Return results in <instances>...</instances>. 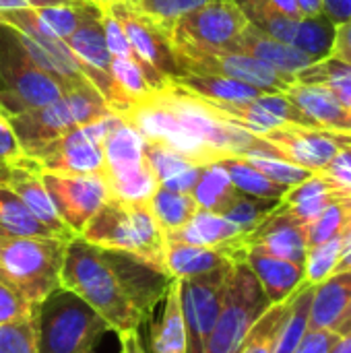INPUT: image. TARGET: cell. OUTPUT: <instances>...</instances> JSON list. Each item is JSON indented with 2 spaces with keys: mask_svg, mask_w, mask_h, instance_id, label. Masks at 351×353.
I'll list each match as a JSON object with an SVG mask.
<instances>
[{
  "mask_svg": "<svg viewBox=\"0 0 351 353\" xmlns=\"http://www.w3.org/2000/svg\"><path fill=\"white\" fill-rule=\"evenodd\" d=\"M79 238L106 250L134 254L166 271V236L157 225L149 203H122L110 199L89 219Z\"/></svg>",
  "mask_w": 351,
  "mask_h": 353,
  "instance_id": "obj_2",
  "label": "cell"
},
{
  "mask_svg": "<svg viewBox=\"0 0 351 353\" xmlns=\"http://www.w3.org/2000/svg\"><path fill=\"white\" fill-rule=\"evenodd\" d=\"M192 199L199 205V209L213 211V213H223L225 207L234 201L238 194L230 174L221 165V161H213L203 165L199 182L192 188Z\"/></svg>",
  "mask_w": 351,
  "mask_h": 353,
  "instance_id": "obj_27",
  "label": "cell"
},
{
  "mask_svg": "<svg viewBox=\"0 0 351 353\" xmlns=\"http://www.w3.org/2000/svg\"><path fill=\"white\" fill-rule=\"evenodd\" d=\"M97 0H0V12L19 8H43V6H83Z\"/></svg>",
  "mask_w": 351,
  "mask_h": 353,
  "instance_id": "obj_47",
  "label": "cell"
},
{
  "mask_svg": "<svg viewBox=\"0 0 351 353\" xmlns=\"http://www.w3.org/2000/svg\"><path fill=\"white\" fill-rule=\"evenodd\" d=\"M351 300V271L335 273L312 290L308 329H335Z\"/></svg>",
  "mask_w": 351,
  "mask_h": 353,
  "instance_id": "obj_23",
  "label": "cell"
},
{
  "mask_svg": "<svg viewBox=\"0 0 351 353\" xmlns=\"http://www.w3.org/2000/svg\"><path fill=\"white\" fill-rule=\"evenodd\" d=\"M97 2H99V0H97Z\"/></svg>",
  "mask_w": 351,
  "mask_h": 353,
  "instance_id": "obj_59",
  "label": "cell"
},
{
  "mask_svg": "<svg viewBox=\"0 0 351 353\" xmlns=\"http://www.w3.org/2000/svg\"><path fill=\"white\" fill-rule=\"evenodd\" d=\"M329 56L351 64V19L341 25H335V37Z\"/></svg>",
  "mask_w": 351,
  "mask_h": 353,
  "instance_id": "obj_49",
  "label": "cell"
},
{
  "mask_svg": "<svg viewBox=\"0 0 351 353\" xmlns=\"http://www.w3.org/2000/svg\"><path fill=\"white\" fill-rule=\"evenodd\" d=\"M101 147L106 155V174H120L145 161V139L126 120L103 141Z\"/></svg>",
  "mask_w": 351,
  "mask_h": 353,
  "instance_id": "obj_28",
  "label": "cell"
},
{
  "mask_svg": "<svg viewBox=\"0 0 351 353\" xmlns=\"http://www.w3.org/2000/svg\"><path fill=\"white\" fill-rule=\"evenodd\" d=\"M149 209L166 236L184 228L192 219V215L199 211V205L194 203L192 194L174 192V190L159 186L149 201Z\"/></svg>",
  "mask_w": 351,
  "mask_h": 353,
  "instance_id": "obj_30",
  "label": "cell"
},
{
  "mask_svg": "<svg viewBox=\"0 0 351 353\" xmlns=\"http://www.w3.org/2000/svg\"><path fill=\"white\" fill-rule=\"evenodd\" d=\"M83 6H43V8H33V12L56 37L66 41L81 23Z\"/></svg>",
  "mask_w": 351,
  "mask_h": 353,
  "instance_id": "obj_41",
  "label": "cell"
},
{
  "mask_svg": "<svg viewBox=\"0 0 351 353\" xmlns=\"http://www.w3.org/2000/svg\"><path fill=\"white\" fill-rule=\"evenodd\" d=\"M323 14L333 23L341 25L351 19V0H323Z\"/></svg>",
  "mask_w": 351,
  "mask_h": 353,
  "instance_id": "obj_50",
  "label": "cell"
},
{
  "mask_svg": "<svg viewBox=\"0 0 351 353\" xmlns=\"http://www.w3.org/2000/svg\"><path fill=\"white\" fill-rule=\"evenodd\" d=\"M296 4H298L302 17L312 19V17L323 14V0H296Z\"/></svg>",
  "mask_w": 351,
  "mask_h": 353,
  "instance_id": "obj_52",
  "label": "cell"
},
{
  "mask_svg": "<svg viewBox=\"0 0 351 353\" xmlns=\"http://www.w3.org/2000/svg\"><path fill=\"white\" fill-rule=\"evenodd\" d=\"M35 310L12 285L0 279V325L25 323L35 316Z\"/></svg>",
  "mask_w": 351,
  "mask_h": 353,
  "instance_id": "obj_43",
  "label": "cell"
},
{
  "mask_svg": "<svg viewBox=\"0 0 351 353\" xmlns=\"http://www.w3.org/2000/svg\"><path fill=\"white\" fill-rule=\"evenodd\" d=\"M108 331V323L66 288H58L35 310L37 353H93Z\"/></svg>",
  "mask_w": 351,
  "mask_h": 353,
  "instance_id": "obj_4",
  "label": "cell"
},
{
  "mask_svg": "<svg viewBox=\"0 0 351 353\" xmlns=\"http://www.w3.org/2000/svg\"><path fill=\"white\" fill-rule=\"evenodd\" d=\"M112 77L132 101H139L153 91L145 77L143 64L134 58V54L128 58L112 56Z\"/></svg>",
  "mask_w": 351,
  "mask_h": 353,
  "instance_id": "obj_39",
  "label": "cell"
},
{
  "mask_svg": "<svg viewBox=\"0 0 351 353\" xmlns=\"http://www.w3.org/2000/svg\"><path fill=\"white\" fill-rule=\"evenodd\" d=\"M106 103L97 91L89 87L68 89L56 101L17 116H8L14 137L25 157L35 159L52 141L64 132L99 120Z\"/></svg>",
  "mask_w": 351,
  "mask_h": 353,
  "instance_id": "obj_5",
  "label": "cell"
},
{
  "mask_svg": "<svg viewBox=\"0 0 351 353\" xmlns=\"http://www.w3.org/2000/svg\"><path fill=\"white\" fill-rule=\"evenodd\" d=\"M0 353H37L35 316L25 323L0 325Z\"/></svg>",
  "mask_w": 351,
  "mask_h": 353,
  "instance_id": "obj_42",
  "label": "cell"
},
{
  "mask_svg": "<svg viewBox=\"0 0 351 353\" xmlns=\"http://www.w3.org/2000/svg\"><path fill=\"white\" fill-rule=\"evenodd\" d=\"M240 236H244L242 230L223 215L199 209L184 228L166 234V242H180L203 248H225Z\"/></svg>",
  "mask_w": 351,
  "mask_h": 353,
  "instance_id": "obj_22",
  "label": "cell"
},
{
  "mask_svg": "<svg viewBox=\"0 0 351 353\" xmlns=\"http://www.w3.org/2000/svg\"><path fill=\"white\" fill-rule=\"evenodd\" d=\"M68 240L0 236V279L12 285L33 308L62 288Z\"/></svg>",
  "mask_w": 351,
  "mask_h": 353,
  "instance_id": "obj_3",
  "label": "cell"
},
{
  "mask_svg": "<svg viewBox=\"0 0 351 353\" xmlns=\"http://www.w3.org/2000/svg\"><path fill=\"white\" fill-rule=\"evenodd\" d=\"M339 147L351 151V134H341V132H339Z\"/></svg>",
  "mask_w": 351,
  "mask_h": 353,
  "instance_id": "obj_56",
  "label": "cell"
},
{
  "mask_svg": "<svg viewBox=\"0 0 351 353\" xmlns=\"http://www.w3.org/2000/svg\"><path fill=\"white\" fill-rule=\"evenodd\" d=\"M228 271L230 267L180 281V304L186 325L188 353H205L223 306Z\"/></svg>",
  "mask_w": 351,
  "mask_h": 353,
  "instance_id": "obj_12",
  "label": "cell"
},
{
  "mask_svg": "<svg viewBox=\"0 0 351 353\" xmlns=\"http://www.w3.org/2000/svg\"><path fill=\"white\" fill-rule=\"evenodd\" d=\"M110 10L120 21L134 58L143 64L145 77L153 91H161L182 70L176 62L170 33L155 25L147 14L137 10L128 0H108Z\"/></svg>",
  "mask_w": 351,
  "mask_h": 353,
  "instance_id": "obj_8",
  "label": "cell"
},
{
  "mask_svg": "<svg viewBox=\"0 0 351 353\" xmlns=\"http://www.w3.org/2000/svg\"><path fill=\"white\" fill-rule=\"evenodd\" d=\"M271 306L257 277L244 261H234L228 271L223 306L207 341L205 353H238L252 325Z\"/></svg>",
  "mask_w": 351,
  "mask_h": 353,
  "instance_id": "obj_7",
  "label": "cell"
},
{
  "mask_svg": "<svg viewBox=\"0 0 351 353\" xmlns=\"http://www.w3.org/2000/svg\"><path fill=\"white\" fill-rule=\"evenodd\" d=\"M41 180L56 205V211L72 236H79L99 207L110 201L106 174H52L41 172Z\"/></svg>",
  "mask_w": 351,
  "mask_h": 353,
  "instance_id": "obj_11",
  "label": "cell"
},
{
  "mask_svg": "<svg viewBox=\"0 0 351 353\" xmlns=\"http://www.w3.org/2000/svg\"><path fill=\"white\" fill-rule=\"evenodd\" d=\"M248 19L236 0H209L197 10L184 14L172 29L170 39L176 52L180 50H230L242 31L248 27Z\"/></svg>",
  "mask_w": 351,
  "mask_h": 353,
  "instance_id": "obj_9",
  "label": "cell"
},
{
  "mask_svg": "<svg viewBox=\"0 0 351 353\" xmlns=\"http://www.w3.org/2000/svg\"><path fill=\"white\" fill-rule=\"evenodd\" d=\"M0 236L58 238L25 207V203L4 182H0Z\"/></svg>",
  "mask_w": 351,
  "mask_h": 353,
  "instance_id": "obj_26",
  "label": "cell"
},
{
  "mask_svg": "<svg viewBox=\"0 0 351 353\" xmlns=\"http://www.w3.org/2000/svg\"><path fill=\"white\" fill-rule=\"evenodd\" d=\"M234 52L248 54V56L265 62L273 70H277L281 74H288V77H296L306 66L319 62V58H314V56L290 46V43H283V41H279V39H275L271 35H267L265 31H261L252 23H248V27L238 37V41L234 46Z\"/></svg>",
  "mask_w": 351,
  "mask_h": 353,
  "instance_id": "obj_18",
  "label": "cell"
},
{
  "mask_svg": "<svg viewBox=\"0 0 351 353\" xmlns=\"http://www.w3.org/2000/svg\"><path fill=\"white\" fill-rule=\"evenodd\" d=\"M62 93L60 81L31 60L17 31L0 23V110L6 116H17L43 108Z\"/></svg>",
  "mask_w": 351,
  "mask_h": 353,
  "instance_id": "obj_6",
  "label": "cell"
},
{
  "mask_svg": "<svg viewBox=\"0 0 351 353\" xmlns=\"http://www.w3.org/2000/svg\"><path fill=\"white\" fill-rule=\"evenodd\" d=\"M285 95L319 128H325L329 132L350 134L351 108L341 103L331 91L317 87V85H304V83L294 81L290 89L285 91Z\"/></svg>",
  "mask_w": 351,
  "mask_h": 353,
  "instance_id": "obj_19",
  "label": "cell"
},
{
  "mask_svg": "<svg viewBox=\"0 0 351 353\" xmlns=\"http://www.w3.org/2000/svg\"><path fill=\"white\" fill-rule=\"evenodd\" d=\"M341 250H343V236L310 246L304 259V283L317 288L319 283L335 275L341 259Z\"/></svg>",
  "mask_w": 351,
  "mask_h": 353,
  "instance_id": "obj_35",
  "label": "cell"
},
{
  "mask_svg": "<svg viewBox=\"0 0 351 353\" xmlns=\"http://www.w3.org/2000/svg\"><path fill=\"white\" fill-rule=\"evenodd\" d=\"M230 254L232 261H244L252 275L257 277L259 285L263 288L267 300L271 304L288 300L294 292L300 290L304 283V267L259 252V250H234V248H221Z\"/></svg>",
  "mask_w": 351,
  "mask_h": 353,
  "instance_id": "obj_17",
  "label": "cell"
},
{
  "mask_svg": "<svg viewBox=\"0 0 351 353\" xmlns=\"http://www.w3.org/2000/svg\"><path fill=\"white\" fill-rule=\"evenodd\" d=\"M4 184L25 203V207L48 228L52 230L60 240H70L74 238L70 230L64 225L60 219L56 205L41 180V168L35 159L23 157L14 165H8Z\"/></svg>",
  "mask_w": 351,
  "mask_h": 353,
  "instance_id": "obj_16",
  "label": "cell"
},
{
  "mask_svg": "<svg viewBox=\"0 0 351 353\" xmlns=\"http://www.w3.org/2000/svg\"><path fill=\"white\" fill-rule=\"evenodd\" d=\"M170 83L203 97V99H211V101H252L261 95L259 89L234 81V79H225L219 74H203V72H184L176 79H172Z\"/></svg>",
  "mask_w": 351,
  "mask_h": 353,
  "instance_id": "obj_25",
  "label": "cell"
},
{
  "mask_svg": "<svg viewBox=\"0 0 351 353\" xmlns=\"http://www.w3.org/2000/svg\"><path fill=\"white\" fill-rule=\"evenodd\" d=\"M351 271V228L343 234V250H341V259L337 265V273Z\"/></svg>",
  "mask_w": 351,
  "mask_h": 353,
  "instance_id": "obj_53",
  "label": "cell"
},
{
  "mask_svg": "<svg viewBox=\"0 0 351 353\" xmlns=\"http://www.w3.org/2000/svg\"><path fill=\"white\" fill-rule=\"evenodd\" d=\"M143 155H145V161L147 165L153 170V174L157 176L159 184L166 182L168 178L192 168V165H199L194 163L192 159H188L186 155L178 153L176 149L168 147L166 143L161 141H145V149H143Z\"/></svg>",
  "mask_w": 351,
  "mask_h": 353,
  "instance_id": "obj_38",
  "label": "cell"
},
{
  "mask_svg": "<svg viewBox=\"0 0 351 353\" xmlns=\"http://www.w3.org/2000/svg\"><path fill=\"white\" fill-rule=\"evenodd\" d=\"M327 353H351V331L345 335H339Z\"/></svg>",
  "mask_w": 351,
  "mask_h": 353,
  "instance_id": "obj_54",
  "label": "cell"
},
{
  "mask_svg": "<svg viewBox=\"0 0 351 353\" xmlns=\"http://www.w3.org/2000/svg\"><path fill=\"white\" fill-rule=\"evenodd\" d=\"M137 10L147 14L166 33H172L174 25L188 12L207 4L209 0H128Z\"/></svg>",
  "mask_w": 351,
  "mask_h": 353,
  "instance_id": "obj_36",
  "label": "cell"
},
{
  "mask_svg": "<svg viewBox=\"0 0 351 353\" xmlns=\"http://www.w3.org/2000/svg\"><path fill=\"white\" fill-rule=\"evenodd\" d=\"M350 134H351V130H350Z\"/></svg>",
  "mask_w": 351,
  "mask_h": 353,
  "instance_id": "obj_58",
  "label": "cell"
},
{
  "mask_svg": "<svg viewBox=\"0 0 351 353\" xmlns=\"http://www.w3.org/2000/svg\"><path fill=\"white\" fill-rule=\"evenodd\" d=\"M339 335L331 329H308L294 353H327Z\"/></svg>",
  "mask_w": 351,
  "mask_h": 353,
  "instance_id": "obj_46",
  "label": "cell"
},
{
  "mask_svg": "<svg viewBox=\"0 0 351 353\" xmlns=\"http://www.w3.org/2000/svg\"><path fill=\"white\" fill-rule=\"evenodd\" d=\"M176 62L184 72H203V74H219L225 79H234L240 83H246L261 93H285L290 85L296 81V77L281 74L267 66L265 62L242 54V52H230V50H180L176 52Z\"/></svg>",
  "mask_w": 351,
  "mask_h": 353,
  "instance_id": "obj_10",
  "label": "cell"
},
{
  "mask_svg": "<svg viewBox=\"0 0 351 353\" xmlns=\"http://www.w3.org/2000/svg\"><path fill=\"white\" fill-rule=\"evenodd\" d=\"M261 139L271 143L283 159L312 174L323 172L341 149L339 132H329L325 128L300 126L290 122L263 132Z\"/></svg>",
  "mask_w": 351,
  "mask_h": 353,
  "instance_id": "obj_13",
  "label": "cell"
},
{
  "mask_svg": "<svg viewBox=\"0 0 351 353\" xmlns=\"http://www.w3.org/2000/svg\"><path fill=\"white\" fill-rule=\"evenodd\" d=\"M0 168H6V165H0Z\"/></svg>",
  "mask_w": 351,
  "mask_h": 353,
  "instance_id": "obj_57",
  "label": "cell"
},
{
  "mask_svg": "<svg viewBox=\"0 0 351 353\" xmlns=\"http://www.w3.org/2000/svg\"><path fill=\"white\" fill-rule=\"evenodd\" d=\"M106 180L110 196L122 203H149L159 188V180L147 161L120 174H106Z\"/></svg>",
  "mask_w": 351,
  "mask_h": 353,
  "instance_id": "obj_31",
  "label": "cell"
},
{
  "mask_svg": "<svg viewBox=\"0 0 351 353\" xmlns=\"http://www.w3.org/2000/svg\"><path fill=\"white\" fill-rule=\"evenodd\" d=\"M321 174L333 184L335 190L351 199V151L339 149V153L329 161V165Z\"/></svg>",
  "mask_w": 351,
  "mask_h": 353,
  "instance_id": "obj_44",
  "label": "cell"
},
{
  "mask_svg": "<svg viewBox=\"0 0 351 353\" xmlns=\"http://www.w3.org/2000/svg\"><path fill=\"white\" fill-rule=\"evenodd\" d=\"M298 83L317 85L331 91L341 103L351 108V64L327 56L296 74Z\"/></svg>",
  "mask_w": 351,
  "mask_h": 353,
  "instance_id": "obj_29",
  "label": "cell"
},
{
  "mask_svg": "<svg viewBox=\"0 0 351 353\" xmlns=\"http://www.w3.org/2000/svg\"><path fill=\"white\" fill-rule=\"evenodd\" d=\"M244 159L257 168L263 176H267L269 180H273L275 184H281L285 188H292L300 182H304L306 178H310L312 172L281 159V157H273V155H244Z\"/></svg>",
  "mask_w": 351,
  "mask_h": 353,
  "instance_id": "obj_40",
  "label": "cell"
},
{
  "mask_svg": "<svg viewBox=\"0 0 351 353\" xmlns=\"http://www.w3.org/2000/svg\"><path fill=\"white\" fill-rule=\"evenodd\" d=\"M232 259L221 248H203L180 242H166L163 265L172 279H192L232 267Z\"/></svg>",
  "mask_w": 351,
  "mask_h": 353,
  "instance_id": "obj_20",
  "label": "cell"
},
{
  "mask_svg": "<svg viewBox=\"0 0 351 353\" xmlns=\"http://www.w3.org/2000/svg\"><path fill=\"white\" fill-rule=\"evenodd\" d=\"M201 170L203 165H192L172 178H168L166 182H161L159 186L168 188V190H174V192H184V194H190L194 184L199 182V176H201Z\"/></svg>",
  "mask_w": 351,
  "mask_h": 353,
  "instance_id": "obj_48",
  "label": "cell"
},
{
  "mask_svg": "<svg viewBox=\"0 0 351 353\" xmlns=\"http://www.w3.org/2000/svg\"><path fill=\"white\" fill-rule=\"evenodd\" d=\"M62 288L83 298L116 335L141 331L159 302H163L172 277L128 252L106 250L74 236L66 244Z\"/></svg>",
  "mask_w": 351,
  "mask_h": 353,
  "instance_id": "obj_1",
  "label": "cell"
},
{
  "mask_svg": "<svg viewBox=\"0 0 351 353\" xmlns=\"http://www.w3.org/2000/svg\"><path fill=\"white\" fill-rule=\"evenodd\" d=\"M277 203L279 201H267V199H257L238 192L221 215L232 223H236L242 230V234H248L267 219V215L275 209Z\"/></svg>",
  "mask_w": 351,
  "mask_h": 353,
  "instance_id": "obj_37",
  "label": "cell"
},
{
  "mask_svg": "<svg viewBox=\"0 0 351 353\" xmlns=\"http://www.w3.org/2000/svg\"><path fill=\"white\" fill-rule=\"evenodd\" d=\"M35 161L39 163L41 172H52V174H70V176L106 174L103 147L91 141L81 126L52 141L35 157Z\"/></svg>",
  "mask_w": 351,
  "mask_h": 353,
  "instance_id": "obj_15",
  "label": "cell"
},
{
  "mask_svg": "<svg viewBox=\"0 0 351 353\" xmlns=\"http://www.w3.org/2000/svg\"><path fill=\"white\" fill-rule=\"evenodd\" d=\"M225 248L234 250H259L296 265L304 267V259L308 252L306 232L304 223L294 219L290 213H285L279 203L275 209L267 215L263 223H259L252 232L240 236Z\"/></svg>",
  "mask_w": 351,
  "mask_h": 353,
  "instance_id": "obj_14",
  "label": "cell"
},
{
  "mask_svg": "<svg viewBox=\"0 0 351 353\" xmlns=\"http://www.w3.org/2000/svg\"><path fill=\"white\" fill-rule=\"evenodd\" d=\"M221 165L230 174L234 186L238 192L257 196V199H267V201H281L285 194V186L275 184L267 176H263L257 168H252L244 157H225L221 159Z\"/></svg>",
  "mask_w": 351,
  "mask_h": 353,
  "instance_id": "obj_32",
  "label": "cell"
},
{
  "mask_svg": "<svg viewBox=\"0 0 351 353\" xmlns=\"http://www.w3.org/2000/svg\"><path fill=\"white\" fill-rule=\"evenodd\" d=\"M339 199H350V196H343L339 190L333 188V184L321 172H317L310 174V178H306L304 182L288 188L279 201V207L300 223H308Z\"/></svg>",
  "mask_w": 351,
  "mask_h": 353,
  "instance_id": "obj_21",
  "label": "cell"
},
{
  "mask_svg": "<svg viewBox=\"0 0 351 353\" xmlns=\"http://www.w3.org/2000/svg\"><path fill=\"white\" fill-rule=\"evenodd\" d=\"M23 149L14 137V130L10 126L8 116L0 110V165H14L19 159H23Z\"/></svg>",
  "mask_w": 351,
  "mask_h": 353,
  "instance_id": "obj_45",
  "label": "cell"
},
{
  "mask_svg": "<svg viewBox=\"0 0 351 353\" xmlns=\"http://www.w3.org/2000/svg\"><path fill=\"white\" fill-rule=\"evenodd\" d=\"M118 339H120V353H149L139 331L118 335Z\"/></svg>",
  "mask_w": 351,
  "mask_h": 353,
  "instance_id": "obj_51",
  "label": "cell"
},
{
  "mask_svg": "<svg viewBox=\"0 0 351 353\" xmlns=\"http://www.w3.org/2000/svg\"><path fill=\"white\" fill-rule=\"evenodd\" d=\"M292 296L288 300H283V302L271 304L263 312V316L252 325L250 333L242 341L238 353H275L277 339H279V333H281V327H283V321H285L288 310H290Z\"/></svg>",
  "mask_w": 351,
  "mask_h": 353,
  "instance_id": "obj_33",
  "label": "cell"
},
{
  "mask_svg": "<svg viewBox=\"0 0 351 353\" xmlns=\"http://www.w3.org/2000/svg\"><path fill=\"white\" fill-rule=\"evenodd\" d=\"M337 335H345V333H350L351 331V300L350 304H348V308H345V312L341 314V319L337 321V325H335V329H333Z\"/></svg>",
  "mask_w": 351,
  "mask_h": 353,
  "instance_id": "obj_55",
  "label": "cell"
},
{
  "mask_svg": "<svg viewBox=\"0 0 351 353\" xmlns=\"http://www.w3.org/2000/svg\"><path fill=\"white\" fill-rule=\"evenodd\" d=\"M151 353H188L186 325L180 304V279H172L159 323L151 327Z\"/></svg>",
  "mask_w": 351,
  "mask_h": 353,
  "instance_id": "obj_24",
  "label": "cell"
},
{
  "mask_svg": "<svg viewBox=\"0 0 351 353\" xmlns=\"http://www.w3.org/2000/svg\"><path fill=\"white\" fill-rule=\"evenodd\" d=\"M351 228V199H339L331 203L319 217L304 223L308 248L323 244L331 238L343 236Z\"/></svg>",
  "mask_w": 351,
  "mask_h": 353,
  "instance_id": "obj_34",
  "label": "cell"
}]
</instances>
